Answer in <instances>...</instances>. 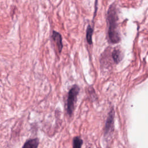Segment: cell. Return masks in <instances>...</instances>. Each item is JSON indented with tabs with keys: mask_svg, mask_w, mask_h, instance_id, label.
<instances>
[{
	"mask_svg": "<svg viewBox=\"0 0 148 148\" xmlns=\"http://www.w3.org/2000/svg\"><path fill=\"white\" fill-rule=\"evenodd\" d=\"M80 91V88L76 84H74L69 90L66 100V112L71 116L75 109V104L77 101V97Z\"/></svg>",
	"mask_w": 148,
	"mask_h": 148,
	"instance_id": "2",
	"label": "cell"
},
{
	"mask_svg": "<svg viewBox=\"0 0 148 148\" xmlns=\"http://www.w3.org/2000/svg\"><path fill=\"white\" fill-rule=\"evenodd\" d=\"M107 18L109 23L108 35L110 40L113 43H118L120 38L117 28L118 16L114 5H112L109 7L107 13Z\"/></svg>",
	"mask_w": 148,
	"mask_h": 148,
	"instance_id": "1",
	"label": "cell"
},
{
	"mask_svg": "<svg viewBox=\"0 0 148 148\" xmlns=\"http://www.w3.org/2000/svg\"><path fill=\"white\" fill-rule=\"evenodd\" d=\"M93 32V29L89 25L86 29V39L89 45L92 44V35Z\"/></svg>",
	"mask_w": 148,
	"mask_h": 148,
	"instance_id": "8",
	"label": "cell"
},
{
	"mask_svg": "<svg viewBox=\"0 0 148 148\" xmlns=\"http://www.w3.org/2000/svg\"><path fill=\"white\" fill-rule=\"evenodd\" d=\"M112 55L114 62L116 64H118L122 60L123 57L121 52L117 49L114 50L112 53Z\"/></svg>",
	"mask_w": 148,
	"mask_h": 148,
	"instance_id": "6",
	"label": "cell"
},
{
	"mask_svg": "<svg viewBox=\"0 0 148 148\" xmlns=\"http://www.w3.org/2000/svg\"><path fill=\"white\" fill-rule=\"evenodd\" d=\"M113 123H114V111L112 109L109 112L108 116L106 119V121L105 126V133L108 134L113 128Z\"/></svg>",
	"mask_w": 148,
	"mask_h": 148,
	"instance_id": "3",
	"label": "cell"
},
{
	"mask_svg": "<svg viewBox=\"0 0 148 148\" xmlns=\"http://www.w3.org/2000/svg\"><path fill=\"white\" fill-rule=\"evenodd\" d=\"M83 145V140L79 136H75L72 140L73 148H82Z\"/></svg>",
	"mask_w": 148,
	"mask_h": 148,
	"instance_id": "7",
	"label": "cell"
},
{
	"mask_svg": "<svg viewBox=\"0 0 148 148\" xmlns=\"http://www.w3.org/2000/svg\"><path fill=\"white\" fill-rule=\"evenodd\" d=\"M39 143L38 138L30 139L25 142L22 148H38Z\"/></svg>",
	"mask_w": 148,
	"mask_h": 148,
	"instance_id": "5",
	"label": "cell"
},
{
	"mask_svg": "<svg viewBox=\"0 0 148 148\" xmlns=\"http://www.w3.org/2000/svg\"><path fill=\"white\" fill-rule=\"evenodd\" d=\"M52 39L56 42L59 53H61L63 47V45L62 42V36L61 34L57 31H53L52 33Z\"/></svg>",
	"mask_w": 148,
	"mask_h": 148,
	"instance_id": "4",
	"label": "cell"
}]
</instances>
